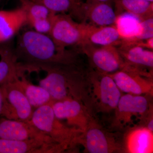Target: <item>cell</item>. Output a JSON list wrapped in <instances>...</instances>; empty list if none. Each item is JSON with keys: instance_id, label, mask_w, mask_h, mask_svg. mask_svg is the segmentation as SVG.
<instances>
[{"instance_id": "6da1fadb", "label": "cell", "mask_w": 153, "mask_h": 153, "mask_svg": "<svg viewBox=\"0 0 153 153\" xmlns=\"http://www.w3.org/2000/svg\"><path fill=\"white\" fill-rule=\"evenodd\" d=\"M14 52L33 71L43 66L78 64L74 52L59 47L49 35L34 30L22 33Z\"/></svg>"}, {"instance_id": "7a4b0ae2", "label": "cell", "mask_w": 153, "mask_h": 153, "mask_svg": "<svg viewBox=\"0 0 153 153\" xmlns=\"http://www.w3.org/2000/svg\"><path fill=\"white\" fill-rule=\"evenodd\" d=\"M39 70L47 72L39 85L49 92L53 102L72 98L82 101L87 107L90 104L87 73L78 64L43 66Z\"/></svg>"}, {"instance_id": "3957f363", "label": "cell", "mask_w": 153, "mask_h": 153, "mask_svg": "<svg viewBox=\"0 0 153 153\" xmlns=\"http://www.w3.org/2000/svg\"><path fill=\"white\" fill-rule=\"evenodd\" d=\"M28 122L44 133L66 151L79 144L83 132L63 123L55 116L51 104L45 105L34 110Z\"/></svg>"}, {"instance_id": "277c9868", "label": "cell", "mask_w": 153, "mask_h": 153, "mask_svg": "<svg viewBox=\"0 0 153 153\" xmlns=\"http://www.w3.org/2000/svg\"><path fill=\"white\" fill-rule=\"evenodd\" d=\"M87 79L91 105L101 112H114L123 94L112 77L93 70L87 73Z\"/></svg>"}, {"instance_id": "5b68a950", "label": "cell", "mask_w": 153, "mask_h": 153, "mask_svg": "<svg viewBox=\"0 0 153 153\" xmlns=\"http://www.w3.org/2000/svg\"><path fill=\"white\" fill-rule=\"evenodd\" d=\"M89 25L75 22L69 15L57 14L49 35L61 48L81 47L87 41Z\"/></svg>"}, {"instance_id": "8992f818", "label": "cell", "mask_w": 153, "mask_h": 153, "mask_svg": "<svg viewBox=\"0 0 153 153\" xmlns=\"http://www.w3.org/2000/svg\"><path fill=\"white\" fill-rule=\"evenodd\" d=\"M19 78L1 85L5 97L1 116L9 119L28 122L35 109L19 84Z\"/></svg>"}, {"instance_id": "52a82bcc", "label": "cell", "mask_w": 153, "mask_h": 153, "mask_svg": "<svg viewBox=\"0 0 153 153\" xmlns=\"http://www.w3.org/2000/svg\"><path fill=\"white\" fill-rule=\"evenodd\" d=\"M79 144L82 145L87 153H111L124 151L123 143L117 140L114 134L100 127L93 119L80 136Z\"/></svg>"}, {"instance_id": "ba28073f", "label": "cell", "mask_w": 153, "mask_h": 153, "mask_svg": "<svg viewBox=\"0 0 153 153\" xmlns=\"http://www.w3.org/2000/svg\"><path fill=\"white\" fill-rule=\"evenodd\" d=\"M82 52L87 55L91 63L96 71L107 74H111L126 68L123 59L114 46H101L86 42L81 46Z\"/></svg>"}, {"instance_id": "9c48e42d", "label": "cell", "mask_w": 153, "mask_h": 153, "mask_svg": "<svg viewBox=\"0 0 153 153\" xmlns=\"http://www.w3.org/2000/svg\"><path fill=\"white\" fill-rule=\"evenodd\" d=\"M51 104L57 118L66 120L68 125L79 129L83 132L93 119L89 108L78 100L66 99L53 102Z\"/></svg>"}, {"instance_id": "30bf717a", "label": "cell", "mask_w": 153, "mask_h": 153, "mask_svg": "<svg viewBox=\"0 0 153 153\" xmlns=\"http://www.w3.org/2000/svg\"><path fill=\"white\" fill-rule=\"evenodd\" d=\"M147 95L123 94L114 111V124L124 126L132 122L133 117L141 120L148 117L151 107Z\"/></svg>"}, {"instance_id": "8fae6325", "label": "cell", "mask_w": 153, "mask_h": 153, "mask_svg": "<svg viewBox=\"0 0 153 153\" xmlns=\"http://www.w3.org/2000/svg\"><path fill=\"white\" fill-rule=\"evenodd\" d=\"M109 74L122 92L134 95L153 94L152 80L139 71L123 69Z\"/></svg>"}, {"instance_id": "7c38bea8", "label": "cell", "mask_w": 153, "mask_h": 153, "mask_svg": "<svg viewBox=\"0 0 153 153\" xmlns=\"http://www.w3.org/2000/svg\"><path fill=\"white\" fill-rule=\"evenodd\" d=\"M0 138L16 140L39 139L55 142L30 123L6 118L0 117Z\"/></svg>"}, {"instance_id": "4fadbf2b", "label": "cell", "mask_w": 153, "mask_h": 153, "mask_svg": "<svg viewBox=\"0 0 153 153\" xmlns=\"http://www.w3.org/2000/svg\"><path fill=\"white\" fill-rule=\"evenodd\" d=\"M65 150L54 142L32 139L16 140L0 138V153H61Z\"/></svg>"}, {"instance_id": "5bb4252c", "label": "cell", "mask_w": 153, "mask_h": 153, "mask_svg": "<svg viewBox=\"0 0 153 153\" xmlns=\"http://www.w3.org/2000/svg\"><path fill=\"white\" fill-rule=\"evenodd\" d=\"M118 51L126 64V68L136 69L143 74H148L140 69L141 68L153 67V52L136 44L133 41L122 40Z\"/></svg>"}, {"instance_id": "9a60e30c", "label": "cell", "mask_w": 153, "mask_h": 153, "mask_svg": "<svg viewBox=\"0 0 153 153\" xmlns=\"http://www.w3.org/2000/svg\"><path fill=\"white\" fill-rule=\"evenodd\" d=\"M117 16L110 3L85 1L81 8V19L88 20L96 27L115 25Z\"/></svg>"}, {"instance_id": "2e32d148", "label": "cell", "mask_w": 153, "mask_h": 153, "mask_svg": "<svg viewBox=\"0 0 153 153\" xmlns=\"http://www.w3.org/2000/svg\"><path fill=\"white\" fill-rule=\"evenodd\" d=\"M27 24L26 12L22 7L0 10V44L10 40Z\"/></svg>"}, {"instance_id": "e0dca14e", "label": "cell", "mask_w": 153, "mask_h": 153, "mask_svg": "<svg viewBox=\"0 0 153 153\" xmlns=\"http://www.w3.org/2000/svg\"><path fill=\"white\" fill-rule=\"evenodd\" d=\"M27 71H29L27 67L18 62L14 51L0 48V85L16 80Z\"/></svg>"}, {"instance_id": "ac0fdd59", "label": "cell", "mask_w": 153, "mask_h": 153, "mask_svg": "<svg viewBox=\"0 0 153 153\" xmlns=\"http://www.w3.org/2000/svg\"><path fill=\"white\" fill-rule=\"evenodd\" d=\"M153 132L146 127L132 129L124 141V152L131 153L153 152Z\"/></svg>"}, {"instance_id": "d6986e66", "label": "cell", "mask_w": 153, "mask_h": 153, "mask_svg": "<svg viewBox=\"0 0 153 153\" xmlns=\"http://www.w3.org/2000/svg\"><path fill=\"white\" fill-rule=\"evenodd\" d=\"M122 40L115 25L104 27L89 25L86 42L90 44L100 46L115 47L119 45Z\"/></svg>"}, {"instance_id": "ffe728a7", "label": "cell", "mask_w": 153, "mask_h": 153, "mask_svg": "<svg viewBox=\"0 0 153 153\" xmlns=\"http://www.w3.org/2000/svg\"><path fill=\"white\" fill-rule=\"evenodd\" d=\"M117 16L115 26L123 40H134L141 31V20L138 17L126 12Z\"/></svg>"}, {"instance_id": "44dd1931", "label": "cell", "mask_w": 153, "mask_h": 153, "mask_svg": "<svg viewBox=\"0 0 153 153\" xmlns=\"http://www.w3.org/2000/svg\"><path fill=\"white\" fill-rule=\"evenodd\" d=\"M19 82L30 104L34 109L45 105L52 104L53 100L49 92L41 86L33 85L24 75L19 78Z\"/></svg>"}, {"instance_id": "7402d4cb", "label": "cell", "mask_w": 153, "mask_h": 153, "mask_svg": "<svg viewBox=\"0 0 153 153\" xmlns=\"http://www.w3.org/2000/svg\"><path fill=\"white\" fill-rule=\"evenodd\" d=\"M119 13L126 12L141 20L153 17V2L146 0H114Z\"/></svg>"}, {"instance_id": "603a6c76", "label": "cell", "mask_w": 153, "mask_h": 153, "mask_svg": "<svg viewBox=\"0 0 153 153\" xmlns=\"http://www.w3.org/2000/svg\"><path fill=\"white\" fill-rule=\"evenodd\" d=\"M20 1L21 7L26 12L27 24L30 21L48 18L55 14L40 4L29 0H20Z\"/></svg>"}, {"instance_id": "cb8c5ba5", "label": "cell", "mask_w": 153, "mask_h": 153, "mask_svg": "<svg viewBox=\"0 0 153 153\" xmlns=\"http://www.w3.org/2000/svg\"><path fill=\"white\" fill-rule=\"evenodd\" d=\"M46 7L55 14H66L72 15V6L69 0H29Z\"/></svg>"}, {"instance_id": "d4e9b609", "label": "cell", "mask_w": 153, "mask_h": 153, "mask_svg": "<svg viewBox=\"0 0 153 153\" xmlns=\"http://www.w3.org/2000/svg\"><path fill=\"white\" fill-rule=\"evenodd\" d=\"M57 14H53L48 18L33 20L28 22V25H30L33 30L36 32L42 34L49 35L51 30L55 15Z\"/></svg>"}, {"instance_id": "484cf974", "label": "cell", "mask_w": 153, "mask_h": 153, "mask_svg": "<svg viewBox=\"0 0 153 153\" xmlns=\"http://www.w3.org/2000/svg\"><path fill=\"white\" fill-rule=\"evenodd\" d=\"M153 38V17L141 20V31L134 40L144 41Z\"/></svg>"}, {"instance_id": "4316f807", "label": "cell", "mask_w": 153, "mask_h": 153, "mask_svg": "<svg viewBox=\"0 0 153 153\" xmlns=\"http://www.w3.org/2000/svg\"><path fill=\"white\" fill-rule=\"evenodd\" d=\"M72 6V16L81 19V8L84 2L83 0H69Z\"/></svg>"}, {"instance_id": "83f0119b", "label": "cell", "mask_w": 153, "mask_h": 153, "mask_svg": "<svg viewBox=\"0 0 153 153\" xmlns=\"http://www.w3.org/2000/svg\"><path fill=\"white\" fill-rule=\"evenodd\" d=\"M5 98L2 88L0 85V116L1 115L2 112L4 104Z\"/></svg>"}, {"instance_id": "f1b7e54d", "label": "cell", "mask_w": 153, "mask_h": 153, "mask_svg": "<svg viewBox=\"0 0 153 153\" xmlns=\"http://www.w3.org/2000/svg\"><path fill=\"white\" fill-rule=\"evenodd\" d=\"M113 0H86V2H104L111 4Z\"/></svg>"}, {"instance_id": "f546056e", "label": "cell", "mask_w": 153, "mask_h": 153, "mask_svg": "<svg viewBox=\"0 0 153 153\" xmlns=\"http://www.w3.org/2000/svg\"><path fill=\"white\" fill-rule=\"evenodd\" d=\"M146 1H149L151 2H153V0H146Z\"/></svg>"}]
</instances>
